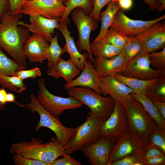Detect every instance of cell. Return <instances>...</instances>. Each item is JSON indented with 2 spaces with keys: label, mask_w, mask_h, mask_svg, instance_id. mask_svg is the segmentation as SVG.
<instances>
[{
  "label": "cell",
  "mask_w": 165,
  "mask_h": 165,
  "mask_svg": "<svg viewBox=\"0 0 165 165\" xmlns=\"http://www.w3.org/2000/svg\"><path fill=\"white\" fill-rule=\"evenodd\" d=\"M23 14H14L6 11L0 23V47L6 51L17 63L26 65L23 47L29 36V31L18 22Z\"/></svg>",
  "instance_id": "obj_1"
},
{
  "label": "cell",
  "mask_w": 165,
  "mask_h": 165,
  "mask_svg": "<svg viewBox=\"0 0 165 165\" xmlns=\"http://www.w3.org/2000/svg\"><path fill=\"white\" fill-rule=\"evenodd\" d=\"M39 137L32 138L30 141L23 140L11 145L9 149L11 154L18 153L27 158L36 160L51 165L61 156L66 155L65 147L57 140L52 138L46 143Z\"/></svg>",
  "instance_id": "obj_2"
},
{
  "label": "cell",
  "mask_w": 165,
  "mask_h": 165,
  "mask_svg": "<svg viewBox=\"0 0 165 165\" xmlns=\"http://www.w3.org/2000/svg\"><path fill=\"white\" fill-rule=\"evenodd\" d=\"M68 91L69 97L86 105L91 115L98 120H106L113 111L115 101L110 96L103 97L92 89L82 86L73 87Z\"/></svg>",
  "instance_id": "obj_3"
},
{
  "label": "cell",
  "mask_w": 165,
  "mask_h": 165,
  "mask_svg": "<svg viewBox=\"0 0 165 165\" xmlns=\"http://www.w3.org/2000/svg\"><path fill=\"white\" fill-rule=\"evenodd\" d=\"M128 116L130 129L136 131L144 144L149 134L158 127L155 121L145 111L142 105L134 99L121 103Z\"/></svg>",
  "instance_id": "obj_4"
},
{
  "label": "cell",
  "mask_w": 165,
  "mask_h": 165,
  "mask_svg": "<svg viewBox=\"0 0 165 165\" xmlns=\"http://www.w3.org/2000/svg\"><path fill=\"white\" fill-rule=\"evenodd\" d=\"M30 98L31 102L25 105V107L32 113L37 112L40 116L39 122L35 127L36 131L42 127L49 128L54 133L57 140L65 147L74 132L75 128L64 126L58 119L54 117L43 108L34 94H31Z\"/></svg>",
  "instance_id": "obj_5"
},
{
  "label": "cell",
  "mask_w": 165,
  "mask_h": 165,
  "mask_svg": "<svg viewBox=\"0 0 165 165\" xmlns=\"http://www.w3.org/2000/svg\"><path fill=\"white\" fill-rule=\"evenodd\" d=\"M85 122L75 128L74 132L65 147L66 154L80 150L83 146L90 144L101 136L100 129L103 121L98 120L89 113Z\"/></svg>",
  "instance_id": "obj_6"
},
{
  "label": "cell",
  "mask_w": 165,
  "mask_h": 165,
  "mask_svg": "<svg viewBox=\"0 0 165 165\" xmlns=\"http://www.w3.org/2000/svg\"><path fill=\"white\" fill-rule=\"evenodd\" d=\"M39 90L37 98L43 108L55 118L58 117L67 110L81 108L83 105L76 99L69 97L65 98L56 96L46 89L44 79L40 78L38 82Z\"/></svg>",
  "instance_id": "obj_7"
},
{
  "label": "cell",
  "mask_w": 165,
  "mask_h": 165,
  "mask_svg": "<svg viewBox=\"0 0 165 165\" xmlns=\"http://www.w3.org/2000/svg\"><path fill=\"white\" fill-rule=\"evenodd\" d=\"M149 53L142 50L133 59L128 61L119 73L125 76L144 80L165 77V74L161 70L154 69L151 67Z\"/></svg>",
  "instance_id": "obj_8"
},
{
  "label": "cell",
  "mask_w": 165,
  "mask_h": 165,
  "mask_svg": "<svg viewBox=\"0 0 165 165\" xmlns=\"http://www.w3.org/2000/svg\"><path fill=\"white\" fill-rule=\"evenodd\" d=\"M113 111L109 117L101 124V136L113 142L116 141L129 128V123L126 110L121 102L114 100Z\"/></svg>",
  "instance_id": "obj_9"
},
{
  "label": "cell",
  "mask_w": 165,
  "mask_h": 165,
  "mask_svg": "<svg viewBox=\"0 0 165 165\" xmlns=\"http://www.w3.org/2000/svg\"><path fill=\"white\" fill-rule=\"evenodd\" d=\"M116 141L111 151L107 165L129 155L144 152L147 145L136 131L130 129Z\"/></svg>",
  "instance_id": "obj_10"
},
{
  "label": "cell",
  "mask_w": 165,
  "mask_h": 165,
  "mask_svg": "<svg viewBox=\"0 0 165 165\" xmlns=\"http://www.w3.org/2000/svg\"><path fill=\"white\" fill-rule=\"evenodd\" d=\"M125 11L121 8L117 11L111 26L128 38L139 36L157 22L165 19L164 15L150 20H133L126 15Z\"/></svg>",
  "instance_id": "obj_11"
},
{
  "label": "cell",
  "mask_w": 165,
  "mask_h": 165,
  "mask_svg": "<svg viewBox=\"0 0 165 165\" xmlns=\"http://www.w3.org/2000/svg\"><path fill=\"white\" fill-rule=\"evenodd\" d=\"M72 19L76 24L79 32V39L76 46L80 53L83 50L87 51L90 60L93 64L94 61L90 49V37L91 31L98 27V21L94 17L87 15L80 7L74 9L72 13Z\"/></svg>",
  "instance_id": "obj_12"
},
{
  "label": "cell",
  "mask_w": 165,
  "mask_h": 165,
  "mask_svg": "<svg viewBox=\"0 0 165 165\" xmlns=\"http://www.w3.org/2000/svg\"><path fill=\"white\" fill-rule=\"evenodd\" d=\"M65 9L66 6L57 0H32L24 4L22 12L29 16L39 15L54 19L61 17Z\"/></svg>",
  "instance_id": "obj_13"
},
{
  "label": "cell",
  "mask_w": 165,
  "mask_h": 165,
  "mask_svg": "<svg viewBox=\"0 0 165 165\" xmlns=\"http://www.w3.org/2000/svg\"><path fill=\"white\" fill-rule=\"evenodd\" d=\"M114 142L101 136L98 139L80 149L91 165H107Z\"/></svg>",
  "instance_id": "obj_14"
},
{
  "label": "cell",
  "mask_w": 165,
  "mask_h": 165,
  "mask_svg": "<svg viewBox=\"0 0 165 165\" xmlns=\"http://www.w3.org/2000/svg\"><path fill=\"white\" fill-rule=\"evenodd\" d=\"M135 38L141 41L143 50L151 53L165 47V22L159 21Z\"/></svg>",
  "instance_id": "obj_15"
},
{
  "label": "cell",
  "mask_w": 165,
  "mask_h": 165,
  "mask_svg": "<svg viewBox=\"0 0 165 165\" xmlns=\"http://www.w3.org/2000/svg\"><path fill=\"white\" fill-rule=\"evenodd\" d=\"M60 18L49 19L40 15L30 16V24L19 21L18 24L26 28L29 31L42 36L47 42H50L53 37L55 29L60 26Z\"/></svg>",
  "instance_id": "obj_16"
},
{
  "label": "cell",
  "mask_w": 165,
  "mask_h": 165,
  "mask_svg": "<svg viewBox=\"0 0 165 165\" xmlns=\"http://www.w3.org/2000/svg\"><path fill=\"white\" fill-rule=\"evenodd\" d=\"M99 88L102 94H108L114 100L121 103L134 99L130 95L134 91L113 75L101 77Z\"/></svg>",
  "instance_id": "obj_17"
},
{
  "label": "cell",
  "mask_w": 165,
  "mask_h": 165,
  "mask_svg": "<svg viewBox=\"0 0 165 165\" xmlns=\"http://www.w3.org/2000/svg\"><path fill=\"white\" fill-rule=\"evenodd\" d=\"M49 46L47 41L42 36L33 34L24 43V55L31 62L42 63L46 59V53Z\"/></svg>",
  "instance_id": "obj_18"
},
{
  "label": "cell",
  "mask_w": 165,
  "mask_h": 165,
  "mask_svg": "<svg viewBox=\"0 0 165 165\" xmlns=\"http://www.w3.org/2000/svg\"><path fill=\"white\" fill-rule=\"evenodd\" d=\"M91 61L86 60L85 67L79 76L77 78L65 85V89H68L77 86H82L90 88L99 94H102L99 88L101 77L94 68Z\"/></svg>",
  "instance_id": "obj_19"
},
{
  "label": "cell",
  "mask_w": 165,
  "mask_h": 165,
  "mask_svg": "<svg viewBox=\"0 0 165 165\" xmlns=\"http://www.w3.org/2000/svg\"><path fill=\"white\" fill-rule=\"evenodd\" d=\"M128 61L120 54L111 59L95 58L93 66L101 77L113 75L119 73Z\"/></svg>",
  "instance_id": "obj_20"
},
{
  "label": "cell",
  "mask_w": 165,
  "mask_h": 165,
  "mask_svg": "<svg viewBox=\"0 0 165 165\" xmlns=\"http://www.w3.org/2000/svg\"><path fill=\"white\" fill-rule=\"evenodd\" d=\"M58 29L61 32L65 40L66 43L63 47L66 52L69 53L70 59L77 68L82 70L86 59H90L88 54L84 52L82 54L79 52L75 43L73 37L70 35L71 32L68 30V24H60Z\"/></svg>",
  "instance_id": "obj_21"
},
{
  "label": "cell",
  "mask_w": 165,
  "mask_h": 165,
  "mask_svg": "<svg viewBox=\"0 0 165 165\" xmlns=\"http://www.w3.org/2000/svg\"><path fill=\"white\" fill-rule=\"evenodd\" d=\"M80 70L70 59L65 61L61 57L58 62L49 69L47 75L56 79L62 77L68 83L79 75Z\"/></svg>",
  "instance_id": "obj_22"
},
{
  "label": "cell",
  "mask_w": 165,
  "mask_h": 165,
  "mask_svg": "<svg viewBox=\"0 0 165 165\" xmlns=\"http://www.w3.org/2000/svg\"><path fill=\"white\" fill-rule=\"evenodd\" d=\"M121 8L118 0H112L108 5L107 9L100 13L101 26L99 33L94 41L95 42L103 39L112 23L116 14Z\"/></svg>",
  "instance_id": "obj_23"
},
{
  "label": "cell",
  "mask_w": 165,
  "mask_h": 165,
  "mask_svg": "<svg viewBox=\"0 0 165 165\" xmlns=\"http://www.w3.org/2000/svg\"><path fill=\"white\" fill-rule=\"evenodd\" d=\"M90 49L95 58L111 59L120 54L121 49L109 44L101 39L90 44Z\"/></svg>",
  "instance_id": "obj_24"
},
{
  "label": "cell",
  "mask_w": 165,
  "mask_h": 165,
  "mask_svg": "<svg viewBox=\"0 0 165 165\" xmlns=\"http://www.w3.org/2000/svg\"><path fill=\"white\" fill-rule=\"evenodd\" d=\"M130 95L142 105L145 111L160 127L165 128V119L162 116L151 100L145 95L131 93Z\"/></svg>",
  "instance_id": "obj_25"
},
{
  "label": "cell",
  "mask_w": 165,
  "mask_h": 165,
  "mask_svg": "<svg viewBox=\"0 0 165 165\" xmlns=\"http://www.w3.org/2000/svg\"><path fill=\"white\" fill-rule=\"evenodd\" d=\"M113 75L133 90L134 94L141 95H145L148 88L156 79L148 80H142L136 78L125 76L119 73H117Z\"/></svg>",
  "instance_id": "obj_26"
},
{
  "label": "cell",
  "mask_w": 165,
  "mask_h": 165,
  "mask_svg": "<svg viewBox=\"0 0 165 165\" xmlns=\"http://www.w3.org/2000/svg\"><path fill=\"white\" fill-rule=\"evenodd\" d=\"M93 0H68L66 3L65 9L59 20L60 24H69L70 20L68 16L70 12L77 7L81 8L85 13L89 15L94 6Z\"/></svg>",
  "instance_id": "obj_27"
},
{
  "label": "cell",
  "mask_w": 165,
  "mask_h": 165,
  "mask_svg": "<svg viewBox=\"0 0 165 165\" xmlns=\"http://www.w3.org/2000/svg\"><path fill=\"white\" fill-rule=\"evenodd\" d=\"M26 65L21 64L9 58L0 47V75L16 76V71L27 68Z\"/></svg>",
  "instance_id": "obj_28"
},
{
  "label": "cell",
  "mask_w": 165,
  "mask_h": 165,
  "mask_svg": "<svg viewBox=\"0 0 165 165\" xmlns=\"http://www.w3.org/2000/svg\"><path fill=\"white\" fill-rule=\"evenodd\" d=\"M50 44L47 49L46 55L48 60L47 65L49 69L52 68L59 61L61 56L66 52L64 48L61 47L58 44L57 36L53 37L50 41Z\"/></svg>",
  "instance_id": "obj_29"
},
{
  "label": "cell",
  "mask_w": 165,
  "mask_h": 165,
  "mask_svg": "<svg viewBox=\"0 0 165 165\" xmlns=\"http://www.w3.org/2000/svg\"><path fill=\"white\" fill-rule=\"evenodd\" d=\"M145 95L152 100L165 102V77L156 79L148 88Z\"/></svg>",
  "instance_id": "obj_30"
},
{
  "label": "cell",
  "mask_w": 165,
  "mask_h": 165,
  "mask_svg": "<svg viewBox=\"0 0 165 165\" xmlns=\"http://www.w3.org/2000/svg\"><path fill=\"white\" fill-rule=\"evenodd\" d=\"M143 48L142 42L135 37L129 39L121 49L120 54L128 61L133 59Z\"/></svg>",
  "instance_id": "obj_31"
},
{
  "label": "cell",
  "mask_w": 165,
  "mask_h": 165,
  "mask_svg": "<svg viewBox=\"0 0 165 165\" xmlns=\"http://www.w3.org/2000/svg\"><path fill=\"white\" fill-rule=\"evenodd\" d=\"M0 84L2 87L20 93L26 90L23 80L16 76L0 75Z\"/></svg>",
  "instance_id": "obj_32"
},
{
  "label": "cell",
  "mask_w": 165,
  "mask_h": 165,
  "mask_svg": "<svg viewBox=\"0 0 165 165\" xmlns=\"http://www.w3.org/2000/svg\"><path fill=\"white\" fill-rule=\"evenodd\" d=\"M110 27L102 39L109 44L122 49L129 38L121 34L113 27L110 26Z\"/></svg>",
  "instance_id": "obj_33"
},
{
  "label": "cell",
  "mask_w": 165,
  "mask_h": 165,
  "mask_svg": "<svg viewBox=\"0 0 165 165\" xmlns=\"http://www.w3.org/2000/svg\"><path fill=\"white\" fill-rule=\"evenodd\" d=\"M147 145L156 147L165 153V128L158 126L149 135Z\"/></svg>",
  "instance_id": "obj_34"
},
{
  "label": "cell",
  "mask_w": 165,
  "mask_h": 165,
  "mask_svg": "<svg viewBox=\"0 0 165 165\" xmlns=\"http://www.w3.org/2000/svg\"><path fill=\"white\" fill-rule=\"evenodd\" d=\"M149 57L152 68L165 74V47L159 52L150 53Z\"/></svg>",
  "instance_id": "obj_35"
},
{
  "label": "cell",
  "mask_w": 165,
  "mask_h": 165,
  "mask_svg": "<svg viewBox=\"0 0 165 165\" xmlns=\"http://www.w3.org/2000/svg\"><path fill=\"white\" fill-rule=\"evenodd\" d=\"M144 152L129 155L120 160L111 163L110 165H145Z\"/></svg>",
  "instance_id": "obj_36"
},
{
  "label": "cell",
  "mask_w": 165,
  "mask_h": 165,
  "mask_svg": "<svg viewBox=\"0 0 165 165\" xmlns=\"http://www.w3.org/2000/svg\"><path fill=\"white\" fill-rule=\"evenodd\" d=\"M13 159L16 165H48L42 161L27 158L18 153L14 154Z\"/></svg>",
  "instance_id": "obj_37"
},
{
  "label": "cell",
  "mask_w": 165,
  "mask_h": 165,
  "mask_svg": "<svg viewBox=\"0 0 165 165\" xmlns=\"http://www.w3.org/2000/svg\"><path fill=\"white\" fill-rule=\"evenodd\" d=\"M31 0H8L7 11L14 14L23 13L24 5L27 2Z\"/></svg>",
  "instance_id": "obj_38"
},
{
  "label": "cell",
  "mask_w": 165,
  "mask_h": 165,
  "mask_svg": "<svg viewBox=\"0 0 165 165\" xmlns=\"http://www.w3.org/2000/svg\"><path fill=\"white\" fill-rule=\"evenodd\" d=\"M16 76L23 80L28 78L34 79L42 74L41 71L38 67L27 70H20L16 71Z\"/></svg>",
  "instance_id": "obj_39"
},
{
  "label": "cell",
  "mask_w": 165,
  "mask_h": 165,
  "mask_svg": "<svg viewBox=\"0 0 165 165\" xmlns=\"http://www.w3.org/2000/svg\"><path fill=\"white\" fill-rule=\"evenodd\" d=\"M112 1V0H93V8L89 15L94 17L98 21L101 19L100 14L101 9Z\"/></svg>",
  "instance_id": "obj_40"
},
{
  "label": "cell",
  "mask_w": 165,
  "mask_h": 165,
  "mask_svg": "<svg viewBox=\"0 0 165 165\" xmlns=\"http://www.w3.org/2000/svg\"><path fill=\"white\" fill-rule=\"evenodd\" d=\"M165 156V153L154 146L147 145L143 153L144 159Z\"/></svg>",
  "instance_id": "obj_41"
},
{
  "label": "cell",
  "mask_w": 165,
  "mask_h": 165,
  "mask_svg": "<svg viewBox=\"0 0 165 165\" xmlns=\"http://www.w3.org/2000/svg\"><path fill=\"white\" fill-rule=\"evenodd\" d=\"M82 164L72 157L70 154H66L63 157L59 159H56L51 163V165H81Z\"/></svg>",
  "instance_id": "obj_42"
},
{
  "label": "cell",
  "mask_w": 165,
  "mask_h": 165,
  "mask_svg": "<svg viewBox=\"0 0 165 165\" xmlns=\"http://www.w3.org/2000/svg\"><path fill=\"white\" fill-rule=\"evenodd\" d=\"M145 165H164L165 156L144 159Z\"/></svg>",
  "instance_id": "obj_43"
},
{
  "label": "cell",
  "mask_w": 165,
  "mask_h": 165,
  "mask_svg": "<svg viewBox=\"0 0 165 165\" xmlns=\"http://www.w3.org/2000/svg\"><path fill=\"white\" fill-rule=\"evenodd\" d=\"M121 9L126 11L130 9L133 5V0H118Z\"/></svg>",
  "instance_id": "obj_44"
},
{
  "label": "cell",
  "mask_w": 165,
  "mask_h": 165,
  "mask_svg": "<svg viewBox=\"0 0 165 165\" xmlns=\"http://www.w3.org/2000/svg\"><path fill=\"white\" fill-rule=\"evenodd\" d=\"M163 117L165 119V102L156 100H152Z\"/></svg>",
  "instance_id": "obj_45"
},
{
  "label": "cell",
  "mask_w": 165,
  "mask_h": 165,
  "mask_svg": "<svg viewBox=\"0 0 165 165\" xmlns=\"http://www.w3.org/2000/svg\"><path fill=\"white\" fill-rule=\"evenodd\" d=\"M144 2L148 5L150 9L154 10L158 9L161 6L159 2L156 0H143Z\"/></svg>",
  "instance_id": "obj_46"
},
{
  "label": "cell",
  "mask_w": 165,
  "mask_h": 165,
  "mask_svg": "<svg viewBox=\"0 0 165 165\" xmlns=\"http://www.w3.org/2000/svg\"><path fill=\"white\" fill-rule=\"evenodd\" d=\"M8 0H0V21L4 13L7 11Z\"/></svg>",
  "instance_id": "obj_47"
},
{
  "label": "cell",
  "mask_w": 165,
  "mask_h": 165,
  "mask_svg": "<svg viewBox=\"0 0 165 165\" xmlns=\"http://www.w3.org/2000/svg\"><path fill=\"white\" fill-rule=\"evenodd\" d=\"M7 93L4 88L0 89V102L4 105H6L7 103L6 101Z\"/></svg>",
  "instance_id": "obj_48"
},
{
  "label": "cell",
  "mask_w": 165,
  "mask_h": 165,
  "mask_svg": "<svg viewBox=\"0 0 165 165\" xmlns=\"http://www.w3.org/2000/svg\"><path fill=\"white\" fill-rule=\"evenodd\" d=\"M6 101L7 102H14L16 103L15 101V96L12 93H7L6 95ZM16 103L17 104V103ZM18 104L19 105V104Z\"/></svg>",
  "instance_id": "obj_49"
},
{
  "label": "cell",
  "mask_w": 165,
  "mask_h": 165,
  "mask_svg": "<svg viewBox=\"0 0 165 165\" xmlns=\"http://www.w3.org/2000/svg\"><path fill=\"white\" fill-rule=\"evenodd\" d=\"M161 4L160 8L157 9L159 12H161L165 9V0H156Z\"/></svg>",
  "instance_id": "obj_50"
},
{
  "label": "cell",
  "mask_w": 165,
  "mask_h": 165,
  "mask_svg": "<svg viewBox=\"0 0 165 165\" xmlns=\"http://www.w3.org/2000/svg\"><path fill=\"white\" fill-rule=\"evenodd\" d=\"M61 2L63 5H65L68 0H57Z\"/></svg>",
  "instance_id": "obj_51"
},
{
  "label": "cell",
  "mask_w": 165,
  "mask_h": 165,
  "mask_svg": "<svg viewBox=\"0 0 165 165\" xmlns=\"http://www.w3.org/2000/svg\"><path fill=\"white\" fill-rule=\"evenodd\" d=\"M5 108V105H3L1 104L0 102V110L2 111Z\"/></svg>",
  "instance_id": "obj_52"
}]
</instances>
